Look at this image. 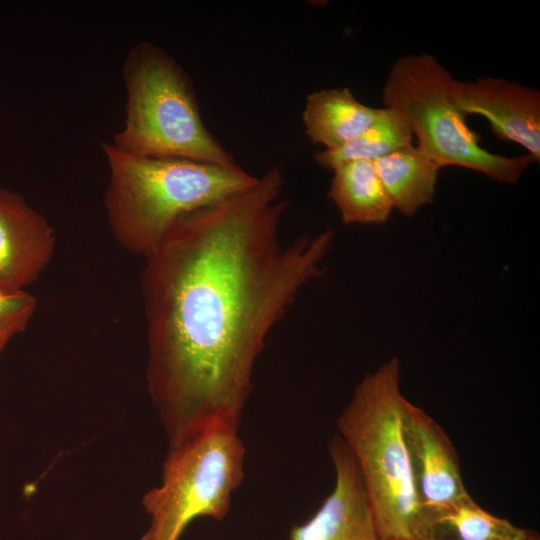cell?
Returning a JSON list of instances; mask_svg holds the SVG:
<instances>
[{"label":"cell","mask_w":540,"mask_h":540,"mask_svg":"<svg viewBox=\"0 0 540 540\" xmlns=\"http://www.w3.org/2000/svg\"><path fill=\"white\" fill-rule=\"evenodd\" d=\"M102 150L109 171L104 208L110 231L123 249L144 259L181 218L258 180L238 165L140 157L111 142Z\"/></svg>","instance_id":"cell-2"},{"label":"cell","mask_w":540,"mask_h":540,"mask_svg":"<svg viewBox=\"0 0 540 540\" xmlns=\"http://www.w3.org/2000/svg\"><path fill=\"white\" fill-rule=\"evenodd\" d=\"M413 134L405 120L394 110L384 107L378 118L356 138L334 150L314 153L317 165L333 170L356 160L374 161L412 143Z\"/></svg>","instance_id":"cell-15"},{"label":"cell","mask_w":540,"mask_h":540,"mask_svg":"<svg viewBox=\"0 0 540 540\" xmlns=\"http://www.w3.org/2000/svg\"><path fill=\"white\" fill-rule=\"evenodd\" d=\"M123 78L126 116L114 146L140 157L237 165L205 125L189 76L161 47L148 41L133 46Z\"/></svg>","instance_id":"cell-4"},{"label":"cell","mask_w":540,"mask_h":540,"mask_svg":"<svg viewBox=\"0 0 540 540\" xmlns=\"http://www.w3.org/2000/svg\"><path fill=\"white\" fill-rule=\"evenodd\" d=\"M406 401L400 361L393 357L363 377L337 419L381 540H419L421 534L422 510L403 431Z\"/></svg>","instance_id":"cell-3"},{"label":"cell","mask_w":540,"mask_h":540,"mask_svg":"<svg viewBox=\"0 0 540 540\" xmlns=\"http://www.w3.org/2000/svg\"><path fill=\"white\" fill-rule=\"evenodd\" d=\"M380 112L361 103L347 87L321 89L307 96L302 121L313 144L334 150L361 134Z\"/></svg>","instance_id":"cell-11"},{"label":"cell","mask_w":540,"mask_h":540,"mask_svg":"<svg viewBox=\"0 0 540 540\" xmlns=\"http://www.w3.org/2000/svg\"><path fill=\"white\" fill-rule=\"evenodd\" d=\"M55 247L49 221L22 195L0 188V280L25 289L50 264Z\"/></svg>","instance_id":"cell-10"},{"label":"cell","mask_w":540,"mask_h":540,"mask_svg":"<svg viewBox=\"0 0 540 540\" xmlns=\"http://www.w3.org/2000/svg\"><path fill=\"white\" fill-rule=\"evenodd\" d=\"M281 167L181 218L145 258L146 384L174 445L215 423L239 427L274 325L321 273L333 232L282 244Z\"/></svg>","instance_id":"cell-1"},{"label":"cell","mask_w":540,"mask_h":540,"mask_svg":"<svg viewBox=\"0 0 540 540\" xmlns=\"http://www.w3.org/2000/svg\"><path fill=\"white\" fill-rule=\"evenodd\" d=\"M526 540H540L539 534L534 530V532L531 534V536Z\"/></svg>","instance_id":"cell-18"},{"label":"cell","mask_w":540,"mask_h":540,"mask_svg":"<svg viewBox=\"0 0 540 540\" xmlns=\"http://www.w3.org/2000/svg\"><path fill=\"white\" fill-rule=\"evenodd\" d=\"M457 83L433 55H405L390 68L382 101L405 120L417 146L440 169L459 166L499 183L518 182L533 158L502 156L481 147V135L469 128L459 105Z\"/></svg>","instance_id":"cell-5"},{"label":"cell","mask_w":540,"mask_h":540,"mask_svg":"<svg viewBox=\"0 0 540 540\" xmlns=\"http://www.w3.org/2000/svg\"><path fill=\"white\" fill-rule=\"evenodd\" d=\"M393 209L412 216L434 198L440 168L416 145L373 161Z\"/></svg>","instance_id":"cell-13"},{"label":"cell","mask_w":540,"mask_h":540,"mask_svg":"<svg viewBox=\"0 0 540 540\" xmlns=\"http://www.w3.org/2000/svg\"><path fill=\"white\" fill-rule=\"evenodd\" d=\"M533 529L495 516L470 498L426 519L421 540H526Z\"/></svg>","instance_id":"cell-14"},{"label":"cell","mask_w":540,"mask_h":540,"mask_svg":"<svg viewBox=\"0 0 540 540\" xmlns=\"http://www.w3.org/2000/svg\"><path fill=\"white\" fill-rule=\"evenodd\" d=\"M328 453L333 490L309 520L291 528L289 540H381L355 459L338 434Z\"/></svg>","instance_id":"cell-8"},{"label":"cell","mask_w":540,"mask_h":540,"mask_svg":"<svg viewBox=\"0 0 540 540\" xmlns=\"http://www.w3.org/2000/svg\"><path fill=\"white\" fill-rule=\"evenodd\" d=\"M22 333L21 330L14 327L0 328V355L4 351L8 343L17 335Z\"/></svg>","instance_id":"cell-17"},{"label":"cell","mask_w":540,"mask_h":540,"mask_svg":"<svg viewBox=\"0 0 540 540\" xmlns=\"http://www.w3.org/2000/svg\"><path fill=\"white\" fill-rule=\"evenodd\" d=\"M238 428L210 424L169 446L160 483L142 500L150 521L141 540H178L198 517H226L244 478Z\"/></svg>","instance_id":"cell-6"},{"label":"cell","mask_w":540,"mask_h":540,"mask_svg":"<svg viewBox=\"0 0 540 540\" xmlns=\"http://www.w3.org/2000/svg\"><path fill=\"white\" fill-rule=\"evenodd\" d=\"M403 431L422 510L421 538L427 518L472 497L464 484L459 456L449 435L432 416L408 399Z\"/></svg>","instance_id":"cell-7"},{"label":"cell","mask_w":540,"mask_h":540,"mask_svg":"<svg viewBox=\"0 0 540 540\" xmlns=\"http://www.w3.org/2000/svg\"><path fill=\"white\" fill-rule=\"evenodd\" d=\"M458 102L466 115L478 114L495 136L525 148L540 162V93L535 88L498 77L457 83Z\"/></svg>","instance_id":"cell-9"},{"label":"cell","mask_w":540,"mask_h":540,"mask_svg":"<svg viewBox=\"0 0 540 540\" xmlns=\"http://www.w3.org/2000/svg\"><path fill=\"white\" fill-rule=\"evenodd\" d=\"M328 197L345 224H382L393 210L373 161L342 163L333 170Z\"/></svg>","instance_id":"cell-12"},{"label":"cell","mask_w":540,"mask_h":540,"mask_svg":"<svg viewBox=\"0 0 540 540\" xmlns=\"http://www.w3.org/2000/svg\"><path fill=\"white\" fill-rule=\"evenodd\" d=\"M37 308L36 298L26 289L13 287L0 280V328H27Z\"/></svg>","instance_id":"cell-16"}]
</instances>
